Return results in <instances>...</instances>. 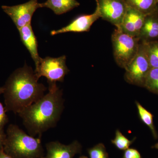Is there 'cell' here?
<instances>
[{
	"label": "cell",
	"instance_id": "1",
	"mask_svg": "<svg viewBox=\"0 0 158 158\" xmlns=\"http://www.w3.org/2000/svg\"><path fill=\"white\" fill-rule=\"evenodd\" d=\"M49 92L38 101L19 113L29 135L41 138L44 133L56 126L63 113V92L56 85L49 86Z\"/></svg>",
	"mask_w": 158,
	"mask_h": 158
},
{
	"label": "cell",
	"instance_id": "15",
	"mask_svg": "<svg viewBox=\"0 0 158 158\" xmlns=\"http://www.w3.org/2000/svg\"><path fill=\"white\" fill-rule=\"evenodd\" d=\"M127 5L144 15L156 11L158 3L157 0H123Z\"/></svg>",
	"mask_w": 158,
	"mask_h": 158
},
{
	"label": "cell",
	"instance_id": "22",
	"mask_svg": "<svg viewBox=\"0 0 158 158\" xmlns=\"http://www.w3.org/2000/svg\"><path fill=\"white\" fill-rule=\"evenodd\" d=\"M123 158H142V156L138 150L129 148L125 150Z\"/></svg>",
	"mask_w": 158,
	"mask_h": 158
},
{
	"label": "cell",
	"instance_id": "3",
	"mask_svg": "<svg viewBox=\"0 0 158 158\" xmlns=\"http://www.w3.org/2000/svg\"><path fill=\"white\" fill-rule=\"evenodd\" d=\"M4 152L12 158H41L43 148L40 138L26 134L18 126L10 124L7 128Z\"/></svg>",
	"mask_w": 158,
	"mask_h": 158
},
{
	"label": "cell",
	"instance_id": "23",
	"mask_svg": "<svg viewBox=\"0 0 158 158\" xmlns=\"http://www.w3.org/2000/svg\"><path fill=\"white\" fill-rule=\"evenodd\" d=\"M6 138V134H0V152L4 150V144Z\"/></svg>",
	"mask_w": 158,
	"mask_h": 158
},
{
	"label": "cell",
	"instance_id": "20",
	"mask_svg": "<svg viewBox=\"0 0 158 158\" xmlns=\"http://www.w3.org/2000/svg\"><path fill=\"white\" fill-rule=\"evenodd\" d=\"M89 158H109L106 148L102 143H99L88 149Z\"/></svg>",
	"mask_w": 158,
	"mask_h": 158
},
{
	"label": "cell",
	"instance_id": "17",
	"mask_svg": "<svg viewBox=\"0 0 158 158\" xmlns=\"http://www.w3.org/2000/svg\"><path fill=\"white\" fill-rule=\"evenodd\" d=\"M143 42L145 44L151 67L158 68V40Z\"/></svg>",
	"mask_w": 158,
	"mask_h": 158
},
{
	"label": "cell",
	"instance_id": "19",
	"mask_svg": "<svg viewBox=\"0 0 158 158\" xmlns=\"http://www.w3.org/2000/svg\"><path fill=\"white\" fill-rule=\"evenodd\" d=\"M135 139V138L132 140H129L123 135L119 130H117L115 133V138L111 140V142L117 149L125 151L129 148Z\"/></svg>",
	"mask_w": 158,
	"mask_h": 158
},
{
	"label": "cell",
	"instance_id": "11",
	"mask_svg": "<svg viewBox=\"0 0 158 158\" xmlns=\"http://www.w3.org/2000/svg\"><path fill=\"white\" fill-rule=\"evenodd\" d=\"M127 9L119 28L123 33L138 37L144 24L146 15L127 6Z\"/></svg>",
	"mask_w": 158,
	"mask_h": 158
},
{
	"label": "cell",
	"instance_id": "26",
	"mask_svg": "<svg viewBox=\"0 0 158 158\" xmlns=\"http://www.w3.org/2000/svg\"><path fill=\"white\" fill-rule=\"evenodd\" d=\"M79 158H88L87 157L85 156H82L80 157Z\"/></svg>",
	"mask_w": 158,
	"mask_h": 158
},
{
	"label": "cell",
	"instance_id": "10",
	"mask_svg": "<svg viewBox=\"0 0 158 158\" xmlns=\"http://www.w3.org/2000/svg\"><path fill=\"white\" fill-rule=\"evenodd\" d=\"M45 157L41 158H73L77 154L81 152L82 146L77 141H73L68 145L58 141H51L46 145Z\"/></svg>",
	"mask_w": 158,
	"mask_h": 158
},
{
	"label": "cell",
	"instance_id": "9",
	"mask_svg": "<svg viewBox=\"0 0 158 158\" xmlns=\"http://www.w3.org/2000/svg\"><path fill=\"white\" fill-rule=\"evenodd\" d=\"M101 18L100 13L97 7L92 14L82 15L74 19L73 20L64 27L51 32L52 36L68 32L82 33L88 32L94 23Z\"/></svg>",
	"mask_w": 158,
	"mask_h": 158
},
{
	"label": "cell",
	"instance_id": "8",
	"mask_svg": "<svg viewBox=\"0 0 158 158\" xmlns=\"http://www.w3.org/2000/svg\"><path fill=\"white\" fill-rule=\"evenodd\" d=\"M40 8L37 0H30L17 6H2L3 11L11 18L18 29L31 24L33 15Z\"/></svg>",
	"mask_w": 158,
	"mask_h": 158
},
{
	"label": "cell",
	"instance_id": "18",
	"mask_svg": "<svg viewBox=\"0 0 158 158\" xmlns=\"http://www.w3.org/2000/svg\"><path fill=\"white\" fill-rule=\"evenodd\" d=\"M144 88L158 95V68L150 69L146 77Z\"/></svg>",
	"mask_w": 158,
	"mask_h": 158
},
{
	"label": "cell",
	"instance_id": "14",
	"mask_svg": "<svg viewBox=\"0 0 158 158\" xmlns=\"http://www.w3.org/2000/svg\"><path fill=\"white\" fill-rule=\"evenodd\" d=\"M80 5L76 0H47L45 2L40 3V8H49L57 15L66 13Z\"/></svg>",
	"mask_w": 158,
	"mask_h": 158
},
{
	"label": "cell",
	"instance_id": "6",
	"mask_svg": "<svg viewBox=\"0 0 158 158\" xmlns=\"http://www.w3.org/2000/svg\"><path fill=\"white\" fill-rule=\"evenodd\" d=\"M151 69L145 44L141 41L138 53L125 69V80L131 85L144 88L146 77Z\"/></svg>",
	"mask_w": 158,
	"mask_h": 158
},
{
	"label": "cell",
	"instance_id": "5",
	"mask_svg": "<svg viewBox=\"0 0 158 158\" xmlns=\"http://www.w3.org/2000/svg\"><path fill=\"white\" fill-rule=\"evenodd\" d=\"M66 59L65 56L59 58H41L34 71L36 77L38 79L41 77H45L49 86L56 85L57 82H63L69 71L66 65Z\"/></svg>",
	"mask_w": 158,
	"mask_h": 158
},
{
	"label": "cell",
	"instance_id": "27",
	"mask_svg": "<svg viewBox=\"0 0 158 158\" xmlns=\"http://www.w3.org/2000/svg\"><path fill=\"white\" fill-rule=\"evenodd\" d=\"M156 12L157 14L158 15V4L157 6V8L156 11Z\"/></svg>",
	"mask_w": 158,
	"mask_h": 158
},
{
	"label": "cell",
	"instance_id": "13",
	"mask_svg": "<svg viewBox=\"0 0 158 158\" xmlns=\"http://www.w3.org/2000/svg\"><path fill=\"white\" fill-rule=\"evenodd\" d=\"M138 38L142 42L158 40V15L156 11L146 15Z\"/></svg>",
	"mask_w": 158,
	"mask_h": 158
},
{
	"label": "cell",
	"instance_id": "28",
	"mask_svg": "<svg viewBox=\"0 0 158 158\" xmlns=\"http://www.w3.org/2000/svg\"><path fill=\"white\" fill-rule=\"evenodd\" d=\"M157 2H158V0H157Z\"/></svg>",
	"mask_w": 158,
	"mask_h": 158
},
{
	"label": "cell",
	"instance_id": "2",
	"mask_svg": "<svg viewBox=\"0 0 158 158\" xmlns=\"http://www.w3.org/2000/svg\"><path fill=\"white\" fill-rule=\"evenodd\" d=\"M38 80L32 68L26 64L10 76L3 87L6 113L18 114L44 95L46 87Z\"/></svg>",
	"mask_w": 158,
	"mask_h": 158
},
{
	"label": "cell",
	"instance_id": "4",
	"mask_svg": "<svg viewBox=\"0 0 158 158\" xmlns=\"http://www.w3.org/2000/svg\"><path fill=\"white\" fill-rule=\"evenodd\" d=\"M112 42L116 63L119 67L125 69L138 53L141 43L140 39L116 28L112 34Z\"/></svg>",
	"mask_w": 158,
	"mask_h": 158
},
{
	"label": "cell",
	"instance_id": "7",
	"mask_svg": "<svg viewBox=\"0 0 158 158\" xmlns=\"http://www.w3.org/2000/svg\"><path fill=\"white\" fill-rule=\"evenodd\" d=\"M101 18L118 28L127 9L123 0H96Z\"/></svg>",
	"mask_w": 158,
	"mask_h": 158
},
{
	"label": "cell",
	"instance_id": "21",
	"mask_svg": "<svg viewBox=\"0 0 158 158\" xmlns=\"http://www.w3.org/2000/svg\"><path fill=\"white\" fill-rule=\"evenodd\" d=\"M4 88L3 87L0 88V96L3 94ZM5 107L3 106L0 101V134H5L4 132V128L5 126L9 122V118L6 114Z\"/></svg>",
	"mask_w": 158,
	"mask_h": 158
},
{
	"label": "cell",
	"instance_id": "16",
	"mask_svg": "<svg viewBox=\"0 0 158 158\" xmlns=\"http://www.w3.org/2000/svg\"><path fill=\"white\" fill-rule=\"evenodd\" d=\"M135 104L138 110V116L141 121L149 128L154 138L157 139L158 134L154 124L153 115L147 109L144 107L139 102L136 101Z\"/></svg>",
	"mask_w": 158,
	"mask_h": 158
},
{
	"label": "cell",
	"instance_id": "25",
	"mask_svg": "<svg viewBox=\"0 0 158 158\" xmlns=\"http://www.w3.org/2000/svg\"><path fill=\"white\" fill-rule=\"evenodd\" d=\"M152 148H155V149H158V142L156 143L155 144L152 146Z\"/></svg>",
	"mask_w": 158,
	"mask_h": 158
},
{
	"label": "cell",
	"instance_id": "12",
	"mask_svg": "<svg viewBox=\"0 0 158 158\" xmlns=\"http://www.w3.org/2000/svg\"><path fill=\"white\" fill-rule=\"evenodd\" d=\"M21 40L27 48L35 62V66L39 64L41 58L38 52V43L34 34L31 23L18 29Z\"/></svg>",
	"mask_w": 158,
	"mask_h": 158
},
{
	"label": "cell",
	"instance_id": "24",
	"mask_svg": "<svg viewBox=\"0 0 158 158\" xmlns=\"http://www.w3.org/2000/svg\"><path fill=\"white\" fill-rule=\"evenodd\" d=\"M0 158H12L4 152V150L0 152Z\"/></svg>",
	"mask_w": 158,
	"mask_h": 158
}]
</instances>
